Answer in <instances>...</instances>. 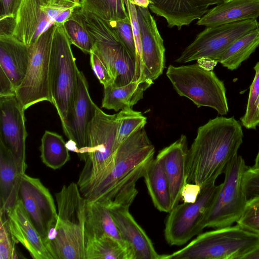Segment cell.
Masks as SVG:
<instances>
[{
	"instance_id": "cell-1",
	"label": "cell",
	"mask_w": 259,
	"mask_h": 259,
	"mask_svg": "<svg viewBox=\"0 0 259 259\" xmlns=\"http://www.w3.org/2000/svg\"><path fill=\"white\" fill-rule=\"evenodd\" d=\"M241 125L234 117L218 116L200 126L188 150L186 183L201 188L214 184L243 143Z\"/></svg>"
},
{
	"instance_id": "cell-2",
	"label": "cell",
	"mask_w": 259,
	"mask_h": 259,
	"mask_svg": "<svg viewBox=\"0 0 259 259\" xmlns=\"http://www.w3.org/2000/svg\"><path fill=\"white\" fill-rule=\"evenodd\" d=\"M154 154V146L144 127L133 134L118 145L110 170L85 199L108 207H130L138 194L136 183L143 177Z\"/></svg>"
},
{
	"instance_id": "cell-3",
	"label": "cell",
	"mask_w": 259,
	"mask_h": 259,
	"mask_svg": "<svg viewBox=\"0 0 259 259\" xmlns=\"http://www.w3.org/2000/svg\"><path fill=\"white\" fill-rule=\"evenodd\" d=\"M58 219L44 240L53 259H85L86 199L77 183L64 185L56 193Z\"/></svg>"
},
{
	"instance_id": "cell-4",
	"label": "cell",
	"mask_w": 259,
	"mask_h": 259,
	"mask_svg": "<svg viewBox=\"0 0 259 259\" xmlns=\"http://www.w3.org/2000/svg\"><path fill=\"white\" fill-rule=\"evenodd\" d=\"M117 114H108L98 106L88 132L84 164L77 184L85 198L110 170L118 147Z\"/></svg>"
},
{
	"instance_id": "cell-5",
	"label": "cell",
	"mask_w": 259,
	"mask_h": 259,
	"mask_svg": "<svg viewBox=\"0 0 259 259\" xmlns=\"http://www.w3.org/2000/svg\"><path fill=\"white\" fill-rule=\"evenodd\" d=\"M259 244V235L236 224L200 233L164 259H243Z\"/></svg>"
},
{
	"instance_id": "cell-6",
	"label": "cell",
	"mask_w": 259,
	"mask_h": 259,
	"mask_svg": "<svg viewBox=\"0 0 259 259\" xmlns=\"http://www.w3.org/2000/svg\"><path fill=\"white\" fill-rule=\"evenodd\" d=\"M55 25L50 53L49 83L52 104L63 127L74 108L79 70L63 24Z\"/></svg>"
},
{
	"instance_id": "cell-7",
	"label": "cell",
	"mask_w": 259,
	"mask_h": 259,
	"mask_svg": "<svg viewBox=\"0 0 259 259\" xmlns=\"http://www.w3.org/2000/svg\"><path fill=\"white\" fill-rule=\"evenodd\" d=\"M166 75L176 92L190 99L197 107L213 108L221 115L228 113L224 83L211 70L198 63L178 67L169 65Z\"/></svg>"
},
{
	"instance_id": "cell-8",
	"label": "cell",
	"mask_w": 259,
	"mask_h": 259,
	"mask_svg": "<svg viewBox=\"0 0 259 259\" xmlns=\"http://www.w3.org/2000/svg\"><path fill=\"white\" fill-rule=\"evenodd\" d=\"M248 167L238 154L227 164L224 171L225 179L211 204L201 223L202 231L207 227L214 229L232 226L242 215L247 206L242 187L243 174Z\"/></svg>"
},
{
	"instance_id": "cell-9",
	"label": "cell",
	"mask_w": 259,
	"mask_h": 259,
	"mask_svg": "<svg viewBox=\"0 0 259 259\" xmlns=\"http://www.w3.org/2000/svg\"><path fill=\"white\" fill-rule=\"evenodd\" d=\"M79 11L94 40L92 52L105 64L116 86L137 81L135 59L105 20L89 12Z\"/></svg>"
},
{
	"instance_id": "cell-10",
	"label": "cell",
	"mask_w": 259,
	"mask_h": 259,
	"mask_svg": "<svg viewBox=\"0 0 259 259\" xmlns=\"http://www.w3.org/2000/svg\"><path fill=\"white\" fill-rule=\"evenodd\" d=\"M55 26L54 23L28 46L29 58L26 75L15 91L16 96L25 110L41 102L52 103L49 65Z\"/></svg>"
},
{
	"instance_id": "cell-11",
	"label": "cell",
	"mask_w": 259,
	"mask_h": 259,
	"mask_svg": "<svg viewBox=\"0 0 259 259\" xmlns=\"http://www.w3.org/2000/svg\"><path fill=\"white\" fill-rule=\"evenodd\" d=\"M259 28L256 20H247L206 27L176 60L186 63L201 59L219 62L227 49L238 38Z\"/></svg>"
},
{
	"instance_id": "cell-12",
	"label": "cell",
	"mask_w": 259,
	"mask_h": 259,
	"mask_svg": "<svg viewBox=\"0 0 259 259\" xmlns=\"http://www.w3.org/2000/svg\"><path fill=\"white\" fill-rule=\"evenodd\" d=\"M220 185L214 183L202 188L195 202L178 204L171 209L166 218L164 230L168 244L184 245L202 233L201 223Z\"/></svg>"
},
{
	"instance_id": "cell-13",
	"label": "cell",
	"mask_w": 259,
	"mask_h": 259,
	"mask_svg": "<svg viewBox=\"0 0 259 259\" xmlns=\"http://www.w3.org/2000/svg\"><path fill=\"white\" fill-rule=\"evenodd\" d=\"M80 6V3L60 0H23L13 37L29 46L54 24L62 12Z\"/></svg>"
},
{
	"instance_id": "cell-14",
	"label": "cell",
	"mask_w": 259,
	"mask_h": 259,
	"mask_svg": "<svg viewBox=\"0 0 259 259\" xmlns=\"http://www.w3.org/2000/svg\"><path fill=\"white\" fill-rule=\"evenodd\" d=\"M19 199L33 225L44 240L55 227L58 212L49 190L38 178L22 176Z\"/></svg>"
},
{
	"instance_id": "cell-15",
	"label": "cell",
	"mask_w": 259,
	"mask_h": 259,
	"mask_svg": "<svg viewBox=\"0 0 259 259\" xmlns=\"http://www.w3.org/2000/svg\"><path fill=\"white\" fill-rule=\"evenodd\" d=\"M141 40L139 81L151 84L165 68V48L149 8L136 6Z\"/></svg>"
},
{
	"instance_id": "cell-16",
	"label": "cell",
	"mask_w": 259,
	"mask_h": 259,
	"mask_svg": "<svg viewBox=\"0 0 259 259\" xmlns=\"http://www.w3.org/2000/svg\"><path fill=\"white\" fill-rule=\"evenodd\" d=\"M25 110L16 95L0 96V141L11 151L19 166L26 171Z\"/></svg>"
},
{
	"instance_id": "cell-17",
	"label": "cell",
	"mask_w": 259,
	"mask_h": 259,
	"mask_svg": "<svg viewBox=\"0 0 259 259\" xmlns=\"http://www.w3.org/2000/svg\"><path fill=\"white\" fill-rule=\"evenodd\" d=\"M97 106L90 96L88 81L83 72L79 71L74 108L62 128L69 142L76 147V153L81 160H85L88 128Z\"/></svg>"
},
{
	"instance_id": "cell-18",
	"label": "cell",
	"mask_w": 259,
	"mask_h": 259,
	"mask_svg": "<svg viewBox=\"0 0 259 259\" xmlns=\"http://www.w3.org/2000/svg\"><path fill=\"white\" fill-rule=\"evenodd\" d=\"M108 208L133 259H163L164 254L156 252L150 238L130 212V207L113 205Z\"/></svg>"
},
{
	"instance_id": "cell-19",
	"label": "cell",
	"mask_w": 259,
	"mask_h": 259,
	"mask_svg": "<svg viewBox=\"0 0 259 259\" xmlns=\"http://www.w3.org/2000/svg\"><path fill=\"white\" fill-rule=\"evenodd\" d=\"M222 0H150L149 9L166 20L170 28L188 26L199 19L210 10L209 7Z\"/></svg>"
},
{
	"instance_id": "cell-20",
	"label": "cell",
	"mask_w": 259,
	"mask_h": 259,
	"mask_svg": "<svg viewBox=\"0 0 259 259\" xmlns=\"http://www.w3.org/2000/svg\"><path fill=\"white\" fill-rule=\"evenodd\" d=\"M6 214L9 229L16 243L20 242L34 259H53L20 199Z\"/></svg>"
},
{
	"instance_id": "cell-21",
	"label": "cell",
	"mask_w": 259,
	"mask_h": 259,
	"mask_svg": "<svg viewBox=\"0 0 259 259\" xmlns=\"http://www.w3.org/2000/svg\"><path fill=\"white\" fill-rule=\"evenodd\" d=\"M186 136L161 150L156 158L162 163L169 185L172 209L181 199L182 189L186 183V168L188 153Z\"/></svg>"
},
{
	"instance_id": "cell-22",
	"label": "cell",
	"mask_w": 259,
	"mask_h": 259,
	"mask_svg": "<svg viewBox=\"0 0 259 259\" xmlns=\"http://www.w3.org/2000/svg\"><path fill=\"white\" fill-rule=\"evenodd\" d=\"M259 17V0H230L222 2L199 19L198 25L212 26Z\"/></svg>"
},
{
	"instance_id": "cell-23",
	"label": "cell",
	"mask_w": 259,
	"mask_h": 259,
	"mask_svg": "<svg viewBox=\"0 0 259 259\" xmlns=\"http://www.w3.org/2000/svg\"><path fill=\"white\" fill-rule=\"evenodd\" d=\"M28 46L12 36H0V70L14 89L22 82L29 62Z\"/></svg>"
},
{
	"instance_id": "cell-24",
	"label": "cell",
	"mask_w": 259,
	"mask_h": 259,
	"mask_svg": "<svg viewBox=\"0 0 259 259\" xmlns=\"http://www.w3.org/2000/svg\"><path fill=\"white\" fill-rule=\"evenodd\" d=\"M11 151L0 141V211L6 214L19 199L22 175Z\"/></svg>"
},
{
	"instance_id": "cell-25",
	"label": "cell",
	"mask_w": 259,
	"mask_h": 259,
	"mask_svg": "<svg viewBox=\"0 0 259 259\" xmlns=\"http://www.w3.org/2000/svg\"><path fill=\"white\" fill-rule=\"evenodd\" d=\"M85 236L86 242L103 236L111 237L121 243L133 255L122 239L109 208L98 202L86 200Z\"/></svg>"
},
{
	"instance_id": "cell-26",
	"label": "cell",
	"mask_w": 259,
	"mask_h": 259,
	"mask_svg": "<svg viewBox=\"0 0 259 259\" xmlns=\"http://www.w3.org/2000/svg\"><path fill=\"white\" fill-rule=\"evenodd\" d=\"M143 178L154 206L160 211L169 213L172 209L170 188L161 161L154 158Z\"/></svg>"
},
{
	"instance_id": "cell-27",
	"label": "cell",
	"mask_w": 259,
	"mask_h": 259,
	"mask_svg": "<svg viewBox=\"0 0 259 259\" xmlns=\"http://www.w3.org/2000/svg\"><path fill=\"white\" fill-rule=\"evenodd\" d=\"M151 84L136 81L122 86L113 84L104 87L102 107L115 111L132 108L143 98L144 92Z\"/></svg>"
},
{
	"instance_id": "cell-28",
	"label": "cell",
	"mask_w": 259,
	"mask_h": 259,
	"mask_svg": "<svg viewBox=\"0 0 259 259\" xmlns=\"http://www.w3.org/2000/svg\"><path fill=\"white\" fill-rule=\"evenodd\" d=\"M259 46V28L236 40L224 53L219 62L230 70L237 69Z\"/></svg>"
},
{
	"instance_id": "cell-29",
	"label": "cell",
	"mask_w": 259,
	"mask_h": 259,
	"mask_svg": "<svg viewBox=\"0 0 259 259\" xmlns=\"http://www.w3.org/2000/svg\"><path fill=\"white\" fill-rule=\"evenodd\" d=\"M40 158L48 167L57 169L64 166L70 156L66 143L62 136L46 131L41 140Z\"/></svg>"
},
{
	"instance_id": "cell-30",
	"label": "cell",
	"mask_w": 259,
	"mask_h": 259,
	"mask_svg": "<svg viewBox=\"0 0 259 259\" xmlns=\"http://www.w3.org/2000/svg\"><path fill=\"white\" fill-rule=\"evenodd\" d=\"M80 10L90 13L108 23L130 18L124 0H80Z\"/></svg>"
},
{
	"instance_id": "cell-31",
	"label": "cell",
	"mask_w": 259,
	"mask_h": 259,
	"mask_svg": "<svg viewBox=\"0 0 259 259\" xmlns=\"http://www.w3.org/2000/svg\"><path fill=\"white\" fill-rule=\"evenodd\" d=\"M85 259H132V256L118 241L103 236L87 241Z\"/></svg>"
},
{
	"instance_id": "cell-32",
	"label": "cell",
	"mask_w": 259,
	"mask_h": 259,
	"mask_svg": "<svg viewBox=\"0 0 259 259\" xmlns=\"http://www.w3.org/2000/svg\"><path fill=\"white\" fill-rule=\"evenodd\" d=\"M63 24V26L71 45H73L85 54H90L94 46V40L87 28L79 8Z\"/></svg>"
},
{
	"instance_id": "cell-33",
	"label": "cell",
	"mask_w": 259,
	"mask_h": 259,
	"mask_svg": "<svg viewBox=\"0 0 259 259\" xmlns=\"http://www.w3.org/2000/svg\"><path fill=\"white\" fill-rule=\"evenodd\" d=\"M118 122L117 144L118 145L133 134L144 127L147 118L141 112L127 108L117 114Z\"/></svg>"
},
{
	"instance_id": "cell-34",
	"label": "cell",
	"mask_w": 259,
	"mask_h": 259,
	"mask_svg": "<svg viewBox=\"0 0 259 259\" xmlns=\"http://www.w3.org/2000/svg\"><path fill=\"white\" fill-rule=\"evenodd\" d=\"M253 69L255 75L250 86L245 113L240 120L246 128L255 130L259 125V62Z\"/></svg>"
},
{
	"instance_id": "cell-35",
	"label": "cell",
	"mask_w": 259,
	"mask_h": 259,
	"mask_svg": "<svg viewBox=\"0 0 259 259\" xmlns=\"http://www.w3.org/2000/svg\"><path fill=\"white\" fill-rule=\"evenodd\" d=\"M242 187L247 206L259 204L258 169L252 167L247 168L243 174Z\"/></svg>"
},
{
	"instance_id": "cell-36",
	"label": "cell",
	"mask_w": 259,
	"mask_h": 259,
	"mask_svg": "<svg viewBox=\"0 0 259 259\" xmlns=\"http://www.w3.org/2000/svg\"><path fill=\"white\" fill-rule=\"evenodd\" d=\"M16 243L9 229L6 214L0 211V259L18 258Z\"/></svg>"
},
{
	"instance_id": "cell-37",
	"label": "cell",
	"mask_w": 259,
	"mask_h": 259,
	"mask_svg": "<svg viewBox=\"0 0 259 259\" xmlns=\"http://www.w3.org/2000/svg\"><path fill=\"white\" fill-rule=\"evenodd\" d=\"M136 62V46L130 18L108 23Z\"/></svg>"
},
{
	"instance_id": "cell-38",
	"label": "cell",
	"mask_w": 259,
	"mask_h": 259,
	"mask_svg": "<svg viewBox=\"0 0 259 259\" xmlns=\"http://www.w3.org/2000/svg\"><path fill=\"white\" fill-rule=\"evenodd\" d=\"M126 11L130 17L134 33L136 46V75L137 81H139L140 64L141 59V40L139 23L138 21L136 6L130 0H124Z\"/></svg>"
},
{
	"instance_id": "cell-39",
	"label": "cell",
	"mask_w": 259,
	"mask_h": 259,
	"mask_svg": "<svg viewBox=\"0 0 259 259\" xmlns=\"http://www.w3.org/2000/svg\"><path fill=\"white\" fill-rule=\"evenodd\" d=\"M236 223L244 229L259 235V204L247 206Z\"/></svg>"
},
{
	"instance_id": "cell-40",
	"label": "cell",
	"mask_w": 259,
	"mask_h": 259,
	"mask_svg": "<svg viewBox=\"0 0 259 259\" xmlns=\"http://www.w3.org/2000/svg\"><path fill=\"white\" fill-rule=\"evenodd\" d=\"M90 55L92 69L100 82L104 87L114 84V79L103 61L93 52H92Z\"/></svg>"
},
{
	"instance_id": "cell-41",
	"label": "cell",
	"mask_w": 259,
	"mask_h": 259,
	"mask_svg": "<svg viewBox=\"0 0 259 259\" xmlns=\"http://www.w3.org/2000/svg\"><path fill=\"white\" fill-rule=\"evenodd\" d=\"M23 0H1L0 19L16 18Z\"/></svg>"
},
{
	"instance_id": "cell-42",
	"label": "cell",
	"mask_w": 259,
	"mask_h": 259,
	"mask_svg": "<svg viewBox=\"0 0 259 259\" xmlns=\"http://www.w3.org/2000/svg\"><path fill=\"white\" fill-rule=\"evenodd\" d=\"M201 188L194 183H186L181 191V199L184 203H194L197 200Z\"/></svg>"
},
{
	"instance_id": "cell-43",
	"label": "cell",
	"mask_w": 259,
	"mask_h": 259,
	"mask_svg": "<svg viewBox=\"0 0 259 259\" xmlns=\"http://www.w3.org/2000/svg\"><path fill=\"white\" fill-rule=\"evenodd\" d=\"M16 27V18L12 17L0 19V36H13Z\"/></svg>"
},
{
	"instance_id": "cell-44",
	"label": "cell",
	"mask_w": 259,
	"mask_h": 259,
	"mask_svg": "<svg viewBox=\"0 0 259 259\" xmlns=\"http://www.w3.org/2000/svg\"><path fill=\"white\" fill-rule=\"evenodd\" d=\"M12 95H15V90L6 75L0 70V96Z\"/></svg>"
},
{
	"instance_id": "cell-45",
	"label": "cell",
	"mask_w": 259,
	"mask_h": 259,
	"mask_svg": "<svg viewBox=\"0 0 259 259\" xmlns=\"http://www.w3.org/2000/svg\"><path fill=\"white\" fill-rule=\"evenodd\" d=\"M243 259H259V244L245 255Z\"/></svg>"
},
{
	"instance_id": "cell-46",
	"label": "cell",
	"mask_w": 259,
	"mask_h": 259,
	"mask_svg": "<svg viewBox=\"0 0 259 259\" xmlns=\"http://www.w3.org/2000/svg\"><path fill=\"white\" fill-rule=\"evenodd\" d=\"M135 6L143 8H148L150 0H130Z\"/></svg>"
},
{
	"instance_id": "cell-47",
	"label": "cell",
	"mask_w": 259,
	"mask_h": 259,
	"mask_svg": "<svg viewBox=\"0 0 259 259\" xmlns=\"http://www.w3.org/2000/svg\"><path fill=\"white\" fill-rule=\"evenodd\" d=\"M252 167L259 170V149L255 159L254 164Z\"/></svg>"
},
{
	"instance_id": "cell-48",
	"label": "cell",
	"mask_w": 259,
	"mask_h": 259,
	"mask_svg": "<svg viewBox=\"0 0 259 259\" xmlns=\"http://www.w3.org/2000/svg\"><path fill=\"white\" fill-rule=\"evenodd\" d=\"M60 1L69 2H71V3H80V0H60Z\"/></svg>"
},
{
	"instance_id": "cell-49",
	"label": "cell",
	"mask_w": 259,
	"mask_h": 259,
	"mask_svg": "<svg viewBox=\"0 0 259 259\" xmlns=\"http://www.w3.org/2000/svg\"><path fill=\"white\" fill-rule=\"evenodd\" d=\"M229 1H230V0H222V2H225Z\"/></svg>"
}]
</instances>
